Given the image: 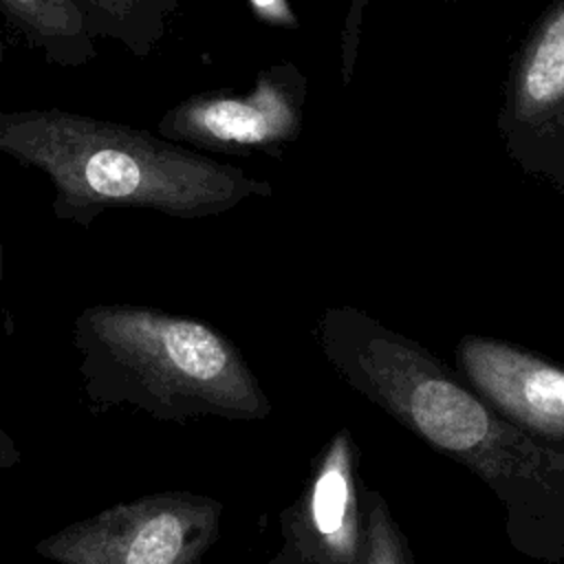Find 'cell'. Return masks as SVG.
Here are the masks:
<instances>
[{"label": "cell", "mask_w": 564, "mask_h": 564, "mask_svg": "<svg viewBox=\"0 0 564 564\" xmlns=\"http://www.w3.org/2000/svg\"><path fill=\"white\" fill-rule=\"evenodd\" d=\"M313 333L346 386L494 491L516 551L564 560V443L518 427L427 348L361 308H324Z\"/></svg>", "instance_id": "6da1fadb"}, {"label": "cell", "mask_w": 564, "mask_h": 564, "mask_svg": "<svg viewBox=\"0 0 564 564\" xmlns=\"http://www.w3.org/2000/svg\"><path fill=\"white\" fill-rule=\"evenodd\" d=\"M0 154L42 172L53 216L82 229L110 209L200 220L273 194L269 181L159 132L62 108L0 110Z\"/></svg>", "instance_id": "7a4b0ae2"}, {"label": "cell", "mask_w": 564, "mask_h": 564, "mask_svg": "<svg viewBox=\"0 0 564 564\" xmlns=\"http://www.w3.org/2000/svg\"><path fill=\"white\" fill-rule=\"evenodd\" d=\"M93 412L132 408L163 423L264 421L273 405L242 350L212 324L139 304H90L70 328Z\"/></svg>", "instance_id": "3957f363"}, {"label": "cell", "mask_w": 564, "mask_h": 564, "mask_svg": "<svg viewBox=\"0 0 564 564\" xmlns=\"http://www.w3.org/2000/svg\"><path fill=\"white\" fill-rule=\"evenodd\" d=\"M225 505L167 489L115 502L35 544L53 564H205L220 540Z\"/></svg>", "instance_id": "277c9868"}, {"label": "cell", "mask_w": 564, "mask_h": 564, "mask_svg": "<svg viewBox=\"0 0 564 564\" xmlns=\"http://www.w3.org/2000/svg\"><path fill=\"white\" fill-rule=\"evenodd\" d=\"M308 101V77L293 62L262 68L247 93L205 90L167 108L156 132L198 152L282 159L297 141Z\"/></svg>", "instance_id": "5b68a950"}, {"label": "cell", "mask_w": 564, "mask_h": 564, "mask_svg": "<svg viewBox=\"0 0 564 564\" xmlns=\"http://www.w3.org/2000/svg\"><path fill=\"white\" fill-rule=\"evenodd\" d=\"M498 130L527 174L564 185V0H553L509 66Z\"/></svg>", "instance_id": "8992f818"}, {"label": "cell", "mask_w": 564, "mask_h": 564, "mask_svg": "<svg viewBox=\"0 0 564 564\" xmlns=\"http://www.w3.org/2000/svg\"><path fill=\"white\" fill-rule=\"evenodd\" d=\"M280 549L269 564H359L364 485L352 434L337 430L317 452L297 496L280 511Z\"/></svg>", "instance_id": "52a82bcc"}, {"label": "cell", "mask_w": 564, "mask_h": 564, "mask_svg": "<svg viewBox=\"0 0 564 564\" xmlns=\"http://www.w3.org/2000/svg\"><path fill=\"white\" fill-rule=\"evenodd\" d=\"M458 375L518 427L564 443V368L489 337L456 344Z\"/></svg>", "instance_id": "ba28073f"}, {"label": "cell", "mask_w": 564, "mask_h": 564, "mask_svg": "<svg viewBox=\"0 0 564 564\" xmlns=\"http://www.w3.org/2000/svg\"><path fill=\"white\" fill-rule=\"evenodd\" d=\"M0 15L53 66L79 68L97 57L75 0H0Z\"/></svg>", "instance_id": "9c48e42d"}, {"label": "cell", "mask_w": 564, "mask_h": 564, "mask_svg": "<svg viewBox=\"0 0 564 564\" xmlns=\"http://www.w3.org/2000/svg\"><path fill=\"white\" fill-rule=\"evenodd\" d=\"M93 40H110L137 57L167 35L181 0H75Z\"/></svg>", "instance_id": "30bf717a"}, {"label": "cell", "mask_w": 564, "mask_h": 564, "mask_svg": "<svg viewBox=\"0 0 564 564\" xmlns=\"http://www.w3.org/2000/svg\"><path fill=\"white\" fill-rule=\"evenodd\" d=\"M359 564H412L410 546L383 496L364 487V551Z\"/></svg>", "instance_id": "8fae6325"}, {"label": "cell", "mask_w": 564, "mask_h": 564, "mask_svg": "<svg viewBox=\"0 0 564 564\" xmlns=\"http://www.w3.org/2000/svg\"><path fill=\"white\" fill-rule=\"evenodd\" d=\"M253 18L269 29L297 31L300 18L291 7V0H247Z\"/></svg>", "instance_id": "7c38bea8"}, {"label": "cell", "mask_w": 564, "mask_h": 564, "mask_svg": "<svg viewBox=\"0 0 564 564\" xmlns=\"http://www.w3.org/2000/svg\"><path fill=\"white\" fill-rule=\"evenodd\" d=\"M22 460V449L13 441V436L0 425V469H11L20 465Z\"/></svg>", "instance_id": "4fadbf2b"}, {"label": "cell", "mask_w": 564, "mask_h": 564, "mask_svg": "<svg viewBox=\"0 0 564 564\" xmlns=\"http://www.w3.org/2000/svg\"><path fill=\"white\" fill-rule=\"evenodd\" d=\"M2 278H4V258H2V247H0V286H2Z\"/></svg>", "instance_id": "5bb4252c"}, {"label": "cell", "mask_w": 564, "mask_h": 564, "mask_svg": "<svg viewBox=\"0 0 564 564\" xmlns=\"http://www.w3.org/2000/svg\"><path fill=\"white\" fill-rule=\"evenodd\" d=\"M4 42H2V37H0V66H2V62H4Z\"/></svg>", "instance_id": "9a60e30c"}, {"label": "cell", "mask_w": 564, "mask_h": 564, "mask_svg": "<svg viewBox=\"0 0 564 564\" xmlns=\"http://www.w3.org/2000/svg\"><path fill=\"white\" fill-rule=\"evenodd\" d=\"M421 2H434V0H421Z\"/></svg>", "instance_id": "2e32d148"}]
</instances>
